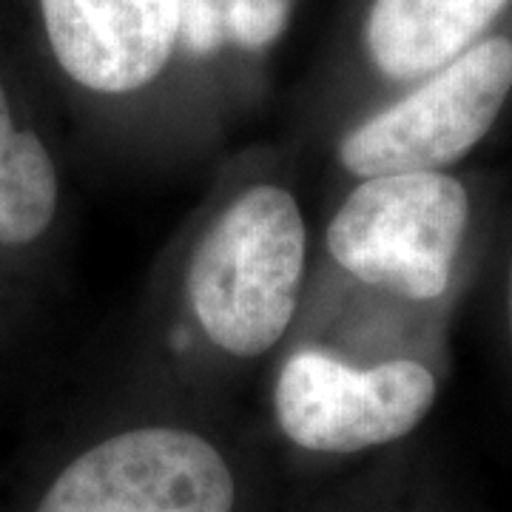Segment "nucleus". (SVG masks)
<instances>
[{
    "label": "nucleus",
    "instance_id": "obj_3",
    "mask_svg": "<svg viewBox=\"0 0 512 512\" xmlns=\"http://www.w3.org/2000/svg\"><path fill=\"white\" fill-rule=\"evenodd\" d=\"M510 94L512 37H484L350 128L336 146L339 165L356 180L444 171L493 131Z\"/></svg>",
    "mask_w": 512,
    "mask_h": 512
},
{
    "label": "nucleus",
    "instance_id": "obj_9",
    "mask_svg": "<svg viewBox=\"0 0 512 512\" xmlns=\"http://www.w3.org/2000/svg\"><path fill=\"white\" fill-rule=\"evenodd\" d=\"M296 0H220L228 46L265 52L285 35Z\"/></svg>",
    "mask_w": 512,
    "mask_h": 512
},
{
    "label": "nucleus",
    "instance_id": "obj_4",
    "mask_svg": "<svg viewBox=\"0 0 512 512\" xmlns=\"http://www.w3.org/2000/svg\"><path fill=\"white\" fill-rule=\"evenodd\" d=\"M439 396L416 359L353 365L328 348H296L274 379V421L293 447L350 456L410 436Z\"/></svg>",
    "mask_w": 512,
    "mask_h": 512
},
{
    "label": "nucleus",
    "instance_id": "obj_7",
    "mask_svg": "<svg viewBox=\"0 0 512 512\" xmlns=\"http://www.w3.org/2000/svg\"><path fill=\"white\" fill-rule=\"evenodd\" d=\"M510 6L512 0H370L362 49L387 83L413 86L490 37Z\"/></svg>",
    "mask_w": 512,
    "mask_h": 512
},
{
    "label": "nucleus",
    "instance_id": "obj_5",
    "mask_svg": "<svg viewBox=\"0 0 512 512\" xmlns=\"http://www.w3.org/2000/svg\"><path fill=\"white\" fill-rule=\"evenodd\" d=\"M237 476L222 450L180 424H137L74 456L35 512H234Z\"/></svg>",
    "mask_w": 512,
    "mask_h": 512
},
{
    "label": "nucleus",
    "instance_id": "obj_6",
    "mask_svg": "<svg viewBox=\"0 0 512 512\" xmlns=\"http://www.w3.org/2000/svg\"><path fill=\"white\" fill-rule=\"evenodd\" d=\"M63 74L103 97L143 92L180 49L177 0H40Z\"/></svg>",
    "mask_w": 512,
    "mask_h": 512
},
{
    "label": "nucleus",
    "instance_id": "obj_1",
    "mask_svg": "<svg viewBox=\"0 0 512 512\" xmlns=\"http://www.w3.org/2000/svg\"><path fill=\"white\" fill-rule=\"evenodd\" d=\"M308 276V225L291 188L251 183L202 228L185 262V308L225 359L254 362L296 322Z\"/></svg>",
    "mask_w": 512,
    "mask_h": 512
},
{
    "label": "nucleus",
    "instance_id": "obj_11",
    "mask_svg": "<svg viewBox=\"0 0 512 512\" xmlns=\"http://www.w3.org/2000/svg\"><path fill=\"white\" fill-rule=\"evenodd\" d=\"M504 305H507V333H510V342H512V256H510V268H507V293H504Z\"/></svg>",
    "mask_w": 512,
    "mask_h": 512
},
{
    "label": "nucleus",
    "instance_id": "obj_2",
    "mask_svg": "<svg viewBox=\"0 0 512 512\" xmlns=\"http://www.w3.org/2000/svg\"><path fill=\"white\" fill-rule=\"evenodd\" d=\"M470 225L467 188L447 171L359 180L333 211L325 248L373 291L433 302L447 293Z\"/></svg>",
    "mask_w": 512,
    "mask_h": 512
},
{
    "label": "nucleus",
    "instance_id": "obj_10",
    "mask_svg": "<svg viewBox=\"0 0 512 512\" xmlns=\"http://www.w3.org/2000/svg\"><path fill=\"white\" fill-rule=\"evenodd\" d=\"M180 9V49L194 60L220 55L228 49V32L220 0H177Z\"/></svg>",
    "mask_w": 512,
    "mask_h": 512
},
{
    "label": "nucleus",
    "instance_id": "obj_8",
    "mask_svg": "<svg viewBox=\"0 0 512 512\" xmlns=\"http://www.w3.org/2000/svg\"><path fill=\"white\" fill-rule=\"evenodd\" d=\"M60 205V177L52 151L32 128L15 123L0 83V245L23 248L49 234Z\"/></svg>",
    "mask_w": 512,
    "mask_h": 512
}]
</instances>
